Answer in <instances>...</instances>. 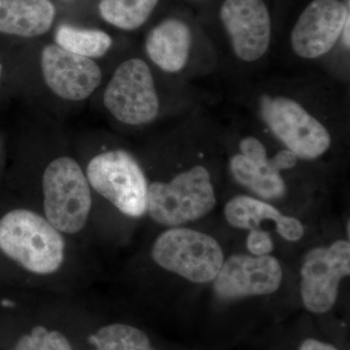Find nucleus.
<instances>
[{
    "mask_svg": "<svg viewBox=\"0 0 350 350\" xmlns=\"http://www.w3.org/2000/svg\"><path fill=\"white\" fill-rule=\"evenodd\" d=\"M64 247L61 232L38 213L16 209L0 219V250L31 273L49 275L57 271Z\"/></svg>",
    "mask_w": 350,
    "mask_h": 350,
    "instance_id": "obj_1",
    "label": "nucleus"
},
{
    "mask_svg": "<svg viewBox=\"0 0 350 350\" xmlns=\"http://www.w3.org/2000/svg\"><path fill=\"white\" fill-rule=\"evenodd\" d=\"M215 194L208 170L202 165L181 172L172 181L148 186L147 211L161 225L179 226L213 211Z\"/></svg>",
    "mask_w": 350,
    "mask_h": 350,
    "instance_id": "obj_2",
    "label": "nucleus"
},
{
    "mask_svg": "<svg viewBox=\"0 0 350 350\" xmlns=\"http://www.w3.org/2000/svg\"><path fill=\"white\" fill-rule=\"evenodd\" d=\"M46 218L57 231L76 234L86 225L92 207L91 189L76 161L61 157L51 162L42 178Z\"/></svg>",
    "mask_w": 350,
    "mask_h": 350,
    "instance_id": "obj_3",
    "label": "nucleus"
},
{
    "mask_svg": "<svg viewBox=\"0 0 350 350\" xmlns=\"http://www.w3.org/2000/svg\"><path fill=\"white\" fill-rule=\"evenodd\" d=\"M152 258L163 269L195 283L213 282L224 262L216 239L187 228L163 232L154 243Z\"/></svg>",
    "mask_w": 350,
    "mask_h": 350,
    "instance_id": "obj_4",
    "label": "nucleus"
},
{
    "mask_svg": "<svg viewBox=\"0 0 350 350\" xmlns=\"http://www.w3.org/2000/svg\"><path fill=\"white\" fill-rule=\"evenodd\" d=\"M92 186L122 213L140 217L147 211L148 184L137 160L124 150L101 153L87 167Z\"/></svg>",
    "mask_w": 350,
    "mask_h": 350,
    "instance_id": "obj_5",
    "label": "nucleus"
},
{
    "mask_svg": "<svg viewBox=\"0 0 350 350\" xmlns=\"http://www.w3.org/2000/svg\"><path fill=\"white\" fill-rule=\"evenodd\" d=\"M103 103L115 118L126 125L153 121L160 103L148 64L140 59L120 64L105 89Z\"/></svg>",
    "mask_w": 350,
    "mask_h": 350,
    "instance_id": "obj_6",
    "label": "nucleus"
},
{
    "mask_svg": "<svg viewBox=\"0 0 350 350\" xmlns=\"http://www.w3.org/2000/svg\"><path fill=\"white\" fill-rule=\"evenodd\" d=\"M261 113L269 130L298 158L312 160L330 148L329 131L297 101L265 96Z\"/></svg>",
    "mask_w": 350,
    "mask_h": 350,
    "instance_id": "obj_7",
    "label": "nucleus"
},
{
    "mask_svg": "<svg viewBox=\"0 0 350 350\" xmlns=\"http://www.w3.org/2000/svg\"><path fill=\"white\" fill-rule=\"evenodd\" d=\"M350 273V244L337 241L308 253L301 269V294L310 312H329L337 301L338 286Z\"/></svg>",
    "mask_w": 350,
    "mask_h": 350,
    "instance_id": "obj_8",
    "label": "nucleus"
},
{
    "mask_svg": "<svg viewBox=\"0 0 350 350\" xmlns=\"http://www.w3.org/2000/svg\"><path fill=\"white\" fill-rule=\"evenodd\" d=\"M349 14L340 0H312L301 14L291 33L294 52L303 59H317L333 49Z\"/></svg>",
    "mask_w": 350,
    "mask_h": 350,
    "instance_id": "obj_9",
    "label": "nucleus"
},
{
    "mask_svg": "<svg viewBox=\"0 0 350 350\" xmlns=\"http://www.w3.org/2000/svg\"><path fill=\"white\" fill-rule=\"evenodd\" d=\"M282 280V266L275 257L234 255L223 262L214 291L223 300H234L273 293Z\"/></svg>",
    "mask_w": 350,
    "mask_h": 350,
    "instance_id": "obj_10",
    "label": "nucleus"
},
{
    "mask_svg": "<svg viewBox=\"0 0 350 350\" xmlns=\"http://www.w3.org/2000/svg\"><path fill=\"white\" fill-rule=\"evenodd\" d=\"M220 18L234 54L244 62L261 59L271 42V16L262 0H225Z\"/></svg>",
    "mask_w": 350,
    "mask_h": 350,
    "instance_id": "obj_11",
    "label": "nucleus"
},
{
    "mask_svg": "<svg viewBox=\"0 0 350 350\" xmlns=\"http://www.w3.org/2000/svg\"><path fill=\"white\" fill-rule=\"evenodd\" d=\"M41 69L47 86L59 98L83 100L100 85L101 70L93 59L50 44L41 53Z\"/></svg>",
    "mask_w": 350,
    "mask_h": 350,
    "instance_id": "obj_12",
    "label": "nucleus"
},
{
    "mask_svg": "<svg viewBox=\"0 0 350 350\" xmlns=\"http://www.w3.org/2000/svg\"><path fill=\"white\" fill-rule=\"evenodd\" d=\"M192 46V33L185 23L169 19L147 36L145 49L152 62L163 71L174 73L185 68Z\"/></svg>",
    "mask_w": 350,
    "mask_h": 350,
    "instance_id": "obj_13",
    "label": "nucleus"
},
{
    "mask_svg": "<svg viewBox=\"0 0 350 350\" xmlns=\"http://www.w3.org/2000/svg\"><path fill=\"white\" fill-rule=\"evenodd\" d=\"M225 216L232 227L250 231L259 229L262 221H273L278 234L290 241H299L305 232L298 219L283 215L271 204L248 196H238L230 200L225 207Z\"/></svg>",
    "mask_w": 350,
    "mask_h": 350,
    "instance_id": "obj_14",
    "label": "nucleus"
},
{
    "mask_svg": "<svg viewBox=\"0 0 350 350\" xmlns=\"http://www.w3.org/2000/svg\"><path fill=\"white\" fill-rule=\"evenodd\" d=\"M56 9L50 0H0V32L21 38L46 33Z\"/></svg>",
    "mask_w": 350,
    "mask_h": 350,
    "instance_id": "obj_15",
    "label": "nucleus"
},
{
    "mask_svg": "<svg viewBox=\"0 0 350 350\" xmlns=\"http://www.w3.org/2000/svg\"><path fill=\"white\" fill-rule=\"evenodd\" d=\"M234 178L244 187L267 200L280 199L286 192L282 175L271 165V160L251 161L243 154L234 155L230 163Z\"/></svg>",
    "mask_w": 350,
    "mask_h": 350,
    "instance_id": "obj_16",
    "label": "nucleus"
},
{
    "mask_svg": "<svg viewBox=\"0 0 350 350\" xmlns=\"http://www.w3.org/2000/svg\"><path fill=\"white\" fill-rule=\"evenodd\" d=\"M55 40L57 45L68 52L89 59L103 57L112 45L111 38L105 32L68 25H59Z\"/></svg>",
    "mask_w": 350,
    "mask_h": 350,
    "instance_id": "obj_17",
    "label": "nucleus"
},
{
    "mask_svg": "<svg viewBox=\"0 0 350 350\" xmlns=\"http://www.w3.org/2000/svg\"><path fill=\"white\" fill-rule=\"evenodd\" d=\"M159 0H100V13L107 23L133 31L148 20Z\"/></svg>",
    "mask_w": 350,
    "mask_h": 350,
    "instance_id": "obj_18",
    "label": "nucleus"
},
{
    "mask_svg": "<svg viewBox=\"0 0 350 350\" xmlns=\"http://www.w3.org/2000/svg\"><path fill=\"white\" fill-rule=\"evenodd\" d=\"M90 342L96 350H155L144 331L126 324L103 327Z\"/></svg>",
    "mask_w": 350,
    "mask_h": 350,
    "instance_id": "obj_19",
    "label": "nucleus"
},
{
    "mask_svg": "<svg viewBox=\"0 0 350 350\" xmlns=\"http://www.w3.org/2000/svg\"><path fill=\"white\" fill-rule=\"evenodd\" d=\"M13 350H73L66 336L57 331H49L43 326L32 329L23 336Z\"/></svg>",
    "mask_w": 350,
    "mask_h": 350,
    "instance_id": "obj_20",
    "label": "nucleus"
},
{
    "mask_svg": "<svg viewBox=\"0 0 350 350\" xmlns=\"http://www.w3.org/2000/svg\"><path fill=\"white\" fill-rule=\"evenodd\" d=\"M246 246L254 256H265L273 251V241L268 232L255 229L248 234Z\"/></svg>",
    "mask_w": 350,
    "mask_h": 350,
    "instance_id": "obj_21",
    "label": "nucleus"
},
{
    "mask_svg": "<svg viewBox=\"0 0 350 350\" xmlns=\"http://www.w3.org/2000/svg\"><path fill=\"white\" fill-rule=\"evenodd\" d=\"M239 149L241 154L251 161L256 162V161H264L268 159L266 147L256 137L243 138L239 144Z\"/></svg>",
    "mask_w": 350,
    "mask_h": 350,
    "instance_id": "obj_22",
    "label": "nucleus"
},
{
    "mask_svg": "<svg viewBox=\"0 0 350 350\" xmlns=\"http://www.w3.org/2000/svg\"><path fill=\"white\" fill-rule=\"evenodd\" d=\"M271 165L276 170L280 172V170H289L297 165L298 157L295 155L293 152L290 150H282L275 154L273 158L269 159Z\"/></svg>",
    "mask_w": 350,
    "mask_h": 350,
    "instance_id": "obj_23",
    "label": "nucleus"
},
{
    "mask_svg": "<svg viewBox=\"0 0 350 350\" xmlns=\"http://www.w3.org/2000/svg\"><path fill=\"white\" fill-rule=\"evenodd\" d=\"M299 350H338L332 345L325 344V342H319L313 338H308L301 345Z\"/></svg>",
    "mask_w": 350,
    "mask_h": 350,
    "instance_id": "obj_24",
    "label": "nucleus"
},
{
    "mask_svg": "<svg viewBox=\"0 0 350 350\" xmlns=\"http://www.w3.org/2000/svg\"><path fill=\"white\" fill-rule=\"evenodd\" d=\"M349 25H350V13L349 15H347V20H345L344 29H342V41H344V44L345 47L347 48V49H349V45H350V38H349V33H350V29H349Z\"/></svg>",
    "mask_w": 350,
    "mask_h": 350,
    "instance_id": "obj_25",
    "label": "nucleus"
},
{
    "mask_svg": "<svg viewBox=\"0 0 350 350\" xmlns=\"http://www.w3.org/2000/svg\"><path fill=\"white\" fill-rule=\"evenodd\" d=\"M1 73H2V66L0 64V77H1Z\"/></svg>",
    "mask_w": 350,
    "mask_h": 350,
    "instance_id": "obj_26",
    "label": "nucleus"
}]
</instances>
